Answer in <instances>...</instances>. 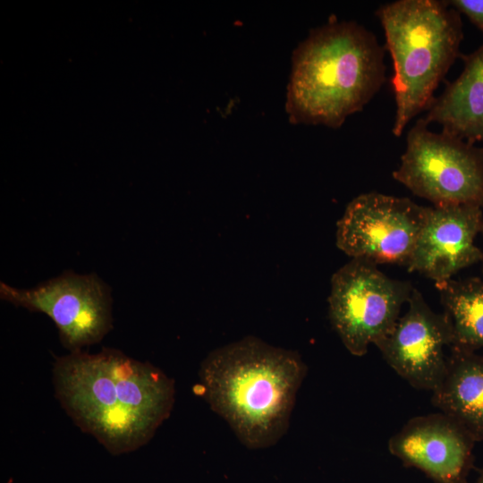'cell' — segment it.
<instances>
[{
	"instance_id": "obj_1",
	"label": "cell",
	"mask_w": 483,
	"mask_h": 483,
	"mask_svg": "<svg viewBox=\"0 0 483 483\" xmlns=\"http://www.w3.org/2000/svg\"><path fill=\"white\" fill-rule=\"evenodd\" d=\"M53 385L76 426L115 455L148 444L174 403L172 378L112 348L56 358Z\"/></svg>"
},
{
	"instance_id": "obj_2",
	"label": "cell",
	"mask_w": 483,
	"mask_h": 483,
	"mask_svg": "<svg viewBox=\"0 0 483 483\" xmlns=\"http://www.w3.org/2000/svg\"><path fill=\"white\" fill-rule=\"evenodd\" d=\"M306 374L296 352L253 336L211 352L199 370L205 400L250 449L271 446L285 434Z\"/></svg>"
},
{
	"instance_id": "obj_3",
	"label": "cell",
	"mask_w": 483,
	"mask_h": 483,
	"mask_svg": "<svg viewBox=\"0 0 483 483\" xmlns=\"http://www.w3.org/2000/svg\"><path fill=\"white\" fill-rule=\"evenodd\" d=\"M385 49L354 21L318 27L294 50L286 109L294 123L341 126L386 80Z\"/></svg>"
},
{
	"instance_id": "obj_4",
	"label": "cell",
	"mask_w": 483,
	"mask_h": 483,
	"mask_svg": "<svg viewBox=\"0 0 483 483\" xmlns=\"http://www.w3.org/2000/svg\"><path fill=\"white\" fill-rule=\"evenodd\" d=\"M380 21L394 66L391 84L396 113L392 132L399 137L420 112L461 55V13L446 1L398 0L381 5Z\"/></svg>"
},
{
	"instance_id": "obj_5",
	"label": "cell",
	"mask_w": 483,
	"mask_h": 483,
	"mask_svg": "<svg viewBox=\"0 0 483 483\" xmlns=\"http://www.w3.org/2000/svg\"><path fill=\"white\" fill-rule=\"evenodd\" d=\"M393 177L434 207L483 208V148L444 131L435 132L424 118L408 131Z\"/></svg>"
},
{
	"instance_id": "obj_6",
	"label": "cell",
	"mask_w": 483,
	"mask_h": 483,
	"mask_svg": "<svg viewBox=\"0 0 483 483\" xmlns=\"http://www.w3.org/2000/svg\"><path fill=\"white\" fill-rule=\"evenodd\" d=\"M414 287L393 279L369 261L352 258L332 276L328 297L330 322L354 356L377 346L394 328Z\"/></svg>"
},
{
	"instance_id": "obj_7",
	"label": "cell",
	"mask_w": 483,
	"mask_h": 483,
	"mask_svg": "<svg viewBox=\"0 0 483 483\" xmlns=\"http://www.w3.org/2000/svg\"><path fill=\"white\" fill-rule=\"evenodd\" d=\"M0 298L49 317L70 352L99 343L112 329V297L96 274L65 271L30 289L0 283Z\"/></svg>"
},
{
	"instance_id": "obj_8",
	"label": "cell",
	"mask_w": 483,
	"mask_h": 483,
	"mask_svg": "<svg viewBox=\"0 0 483 483\" xmlns=\"http://www.w3.org/2000/svg\"><path fill=\"white\" fill-rule=\"evenodd\" d=\"M429 210L404 197L360 194L337 222L336 245L352 258L407 267Z\"/></svg>"
},
{
	"instance_id": "obj_9",
	"label": "cell",
	"mask_w": 483,
	"mask_h": 483,
	"mask_svg": "<svg viewBox=\"0 0 483 483\" xmlns=\"http://www.w3.org/2000/svg\"><path fill=\"white\" fill-rule=\"evenodd\" d=\"M408 310L377 347L387 364L411 386L433 391L447 368L445 346L453 343L446 315L436 313L414 287Z\"/></svg>"
},
{
	"instance_id": "obj_10",
	"label": "cell",
	"mask_w": 483,
	"mask_h": 483,
	"mask_svg": "<svg viewBox=\"0 0 483 483\" xmlns=\"http://www.w3.org/2000/svg\"><path fill=\"white\" fill-rule=\"evenodd\" d=\"M475 441L443 412L417 416L388 441L390 453L433 483H469Z\"/></svg>"
},
{
	"instance_id": "obj_11",
	"label": "cell",
	"mask_w": 483,
	"mask_h": 483,
	"mask_svg": "<svg viewBox=\"0 0 483 483\" xmlns=\"http://www.w3.org/2000/svg\"><path fill=\"white\" fill-rule=\"evenodd\" d=\"M482 225V208L478 206L430 208L408 271L434 281L437 289L461 270L481 262L482 250L475 244V238Z\"/></svg>"
},
{
	"instance_id": "obj_12",
	"label": "cell",
	"mask_w": 483,
	"mask_h": 483,
	"mask_svg": "<svg viewBox=\"0 0 483 483\" xmlns=\"http://www.w3.org/2000/svg\"><path fill=\"white\" fill-rule=\"evenodd\" d=\"M462 58V72L435 97L424 120L470 143H483V44Z\"/></svg>"
},
{
	"instance_id": "obj_13",
	"label": "cell",
	"mask_w": 483,
	"mask_h": 483,
	"mask_svg": "<svg viewBox=\"0 0 483 483\" xmlns=\"http://www.w3.org/2000/svg\"><path fill=\"white\" fill-rule=\"evenodd\" d=\"M432 404L452 418L477 442H483V355L451 348Z\"/></svg>"
},
{
	"instance_id": "obj_14",
	"label": "cell",
	"mask_w": 483,
	"mask_h": 483,
	"mask_svg": "<svg viewBox=\"0 0 483 483\" xmlns=\"http://www.w3.org/2000/svg\"><path fill=\"white\" fill-rule=\"evenodd\" d=\"M437 290L452 326L450 349L483 351V277L451 279Z\"/></svg>"
},
{
	"instance_id": "obj_15",
	"label": "cell",
	"mask_w": 483,
	"mask_h": 483,
	"mask_svg": "<svg viewBox=\"0 0 483 483\" xmlns=\"http://www.w3.org/2000/svg\"><path fill=\"white\" fill-rule=\"evenodd\" d=\"M447 4L464 14L483 33V0H450Z\"/></svg>"
},
{
	"instance_id": "obj_16",
	"label": "cell",
	"mask_w": 483,
	"mask_h": 483,
	"mask_svg": "<svg viewBox=\"0 0 483 483\" xmlns=\"http://www.w3.org/2000/svg\"><path fill=\"white\" fill-rule=\"evenodd\" d=\"M474 483H483V468L479 470V476Z\"/></svg>"
},
{
	"instance_id": "obj_17",
	"label": "cell",
	"mask_w": 483,
	"mask_h": 483,
	"mask_svg": "<svg viewBox=\"0 0 483 483\" xmlns=\"http://www.w3.org/2000/svg\"><path fill=\"white\" fill-rule=\"evenodd\" d=\"M480 233L482 234L483 236V225H482V228H481V232ZM481 265H482V274H483V250H482V259H481Z\"/></svg>"
}]
</instances>
